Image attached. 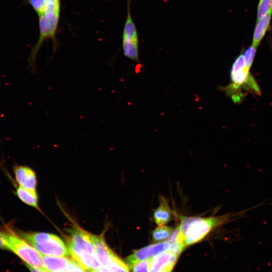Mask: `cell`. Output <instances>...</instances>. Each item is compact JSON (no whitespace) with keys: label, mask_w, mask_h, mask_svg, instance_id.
Returning <instances> with one entry per match:
<instances>
[{"label":"cell","mask_w":272,"mask_h":272,"mask_svg":"<svg viewBox=\"0 0 272 272\" xmlns=\"http://www.w3.org/2000/svg\"><path fill=\"white\" fill-rule=\"evenodd\" d=\"M91 272H109V271L107 268L102 266Z\"/></svg>","instance_id":"obj_26"},{"label":"cell","mask_w":272,"mask_h":272,"mask_svg":"<svg viewBox=\"0 0 272 272\" xmlns=\"http://www.w3.org/2000/svg\"><path fill=\"white\" fill-rule=\"evenodd\" d=\"M272 13V0H259L257 10V19Z\"/></svg>","instance_id":"obj_18"},{"label":"cell","mask_w":272,"mask_h":272,"mask_svg":"<svg viewBox=\"0 0 272 272\" xmlns=\"http://www.w3.org/2000/svg\"><path fill=\"white\" fill-rule=\"evenodd\" d=\"M93 239L96 256L101 266L108 269L114 252L107 245L103 235L94 234Z\"/></svg>","instance_id":"obj_10"},{"label":"cell","mask_w":272,"mask_h":272,"mask_svg":"<svg viewBox=\"0 0 272 272\" xmlns=\"http://www.w3.org/2000/svg\"><path fill=\"white\" fill-rule=\"evenodd\" d=\"M16 194L22 202L40 211L36 191L29 190L19 186L16 190Z\"/></svg>","instance_id":"obj_15"},{"label":"cell","mask_w":272,"mask_h":272,"mask_svg":"<svg viewBox=\"0 0 272 272\" xmlns=\"http://www.w3.org/2000/svg\"><path fill=\"white\" fill-rule=\"evenodd\" d=\"M68 231L66 245L72 258L87 272L102 267L95 254L94 234L76 224Z\"/></svg>","instance_id":"obj_2"},{"label":"cell","mask_w":272,"mask_h":272,"mask_svg":"<svg viewBox=\"0 0 272 272\" xmlns=\"http://www.w3.org/2000/svg\"><path fill=\"white\" fill-rule=\"evenodd\" d=\"M151 259L142 260L134 263L131 267L132 272H150Z\"/></svg>","instance_id":"obj_20"},{"label":"cell","mask_w":272,"mask_h":272,"mask_svg":"<svg viewBox=\"0 0 272 272\" xmlns=\"http://www.w3.org/2000/svg\"><path fill=\"white\" fill-rule=\"evenodd\" d=\"M231 83L221 88L227 96L235 103L243 101L244 95L243 89L248 92L260 95L261 91L256 80L246 68L243 54L239 55L233 62L230 71Z\"/></svg>","instance_id":"obj_3"},{"label":"cell","mask_w":272,"mask_h":272,"mask_svg":"<svg viewBox=\"0 0 272 272\" xmlns=\"http://www.w3.org/2000/svg\"><path fill=\"white\" fill-rule=\"evenodd\" d=\"M130 3L131 0H127V16L122 34V49L125 56L138 61L139 39L131 16Z\"/></svg>","instance_id":"obj_7"},{"label":"cell","mask_w":272,"mask_h":272,"mask_svg":"<svg viewBox=\"0 0 272 272\" xmlns=\"http://www.w3.org/2000/svg\"><path fill=\"white\" fill-rule=\"evenodd\" d=\"M0 249L8 250L6 230L0 231Z\"/></svg>","instance_id":"obj_23"},{"label":"cell","mask_w":272,"mask_h":272,"mask_svg":"<svg viewBox=\"0 0 272 272\" xmlns=\"http://www.w3.org/2000/svg\"><path fill=\"white\" fill-rule=\"evenodd\" d=\"M159 200V206L154 210L153 217L157 225L162 226L171 220L172 213L166 198L164 196H160Z\"/></svg>","instance_id":"obj_12"},{"label":"cell","mask_w":272,"mask_h":272,"mask_svg":"<svg viewBox=\"0 0 272 272\" xmlns=\"http://www.w3.org/2000/svg\"><path fill=\"white\" fill-rule=\"evenodd\" d=\"M26 265L27 266V267L28 268V269L30 270L31 272H48L47 270H46L44 269L32 267L27 264H26Z\"/></svg>","instance_id":"obj_25"},{"label":"cell","mask_w":272,"mask_h":272,"mask_svg":"<svg viewBox=\"0 0 272 272\" xmlns=\"http://www.w3.org/2000/svg\"><path fill=\"white\" fill-rule=\"evenodd\" d=\"M248 210L206 218L181 216L178 227L177 241L185 247L199 242L213 229L239 218Z\"/></svg>","instance_id":"obj_1"},{"label":"cell","mask_w":272,"mask_h":272,"mask_svg":"<svg viewBox=\"0 0 272 272\" xmlns=\"http://www.w3.org/2000/svg\"><path fill=\"white\" fill-rule=\"evenodd\" d=\"M14 172L16 181L19 186L36 191L37 177L33 169L28 166L18 165L15 166Z\"/></svg>","instance_id":"obj_9"},{"label":"cell","mask_w":272,"mask_h":272,"mask_svg":"<svg viewBox=\"0 0 272 272\" xmlns=\"http://www.w3.org/2000/svg\"><path fill=\"white\" fill-rule=\"evenodd\" d=\"M171 244L168 241L158 242L134 251L125 259L129 269L137 262L153 258L155 255L167 250Z\"/></svg>","instance_id":"obj_8"},{"label":"cell","mask_w":272,"mask_h":272,"mask_svg":"<svg viewBox=\"0 0 272 272\" xmlns=\"http://www.w3.org/2000/svg\"><path fill=\"white\" fill-rule=\"evenodd\" d=\"M68 272H86V271L74 260Z\"/></svg>","instance_id":"obj_24"},{"label":"cell","mask_w":272,"mask_h":272,"mask_svg":"<svg viewBox=\"0 0 272 272\" xmlns=\"http://www.w3.org/2000/svg\"><path fill=\"white\" fill-rule=\"evenodd\" d=\"M271 15V13H270L257 19L253 36L252 45L253 46L257 47L265 35L269 25Z\"/></svg>","instance_id":"obj_13"},{"label":"cell","mask_w":272,"mask_h":272,"mask_svg":"<svg viewBox=\"0 0 272 272\" xmlns=\"http://www.w3.org/2000/svg\"><path fill=\"white\" fill-rule=\"evenodd\" d=\"M8 250H10L28 265L44 269L42 255L19 234L10 228L5 229Z\"/></svg>","instance_id":"obj_5"},{"label":"cell","mask_w":272,"mask_h":272,"mask_svg":"<svg viewBox=\"0 0 272 272\" xmlns=\"http://www.w3.org/2000/svg\"><path fill=\"white\" fill-rule=\"evenodd\" d=\"M173 229L170 227L162 225L158 226L152 232V241L154 242H159L169 238Z\"/></svg>","instance_id":"obj_16"},{"label":"cell","mask_w":272,"mask_h":272,"mask_svg":"<svg viewBox=\"0 0 272 272\" xmlns=\"http://www.w3.org/2000/svg\"><path fill=\"white\" fill-rule=\"evenodd\" d=\"M256 47L251 45L248 47L243 54L245 65L246 68L250 70L252 65L256 53Z\"/></svg>","instance_id":"obj_19"},{"label":"cell","mask_w":272,"mask_h":272,"mask_svg":"<svg viewBox=\"0 0 272 272\" xmlns=\"http://www.w3.org/2000/svg\"><path fill=\"white\" fill-rule=\"evenodd\" d=\"M178 258V256L174 255L170 262L163 268L161 272H171L174 267Z\"/></svg>","instance_id":"obj_22"},{"label":"cell","mask_w":272,"mask_h":272,"mask_svg":"<svg viewBox=\"0 0 272 272\" xmlns=\"http://www.w3.org/2000/svg\"><path fill=\"white\" fill-rule=\"evenodd\" d=\"M174 255L176 254L168 249L154 256L151 259L150 272H161Z\"/></svg>","instance_id":"obj_14"},{"label":"cell","mask_w":272,"mask_h":272,"mask_svg":"<svg viewBox=\"0 0 272 272\" xmlns=\"http://www.w3.org/2000/svg\"><path fill=\"white\" fill-rule=\"evenodd\" d=\"M59 18V13L55 14L51 16L41 15L39 16V38L32 47L30 54L28 59L29 64L32 71H35V63L37 54L40 47L46 40L50 39L52 40L54 50L56 49V32L57 29Z\"/></svg>","instance_id":"obj_6"},{"label":"cell","mask_w":272,"mask_h":272,"mask_svg":"<svg viewBox=\"0 0 272 272\" xmlns=\"http://www.w3.org/2000/svg\"><path fill=\"white\" fill-rule=\"evenodd\" d=\"M19 235L42 255L70 256L66 244L55 234L44 232H21Z\"/></svg>","instance_id":"obj_4"},{"label":"cell","mask_w":272,"mask_h":272,"mask_svg":"<svg viewBox=\"0 0 272 272\" xmlns=\"http://www.w3.org/2000/svg\"><path fill=\"white\" fill-rule=\"evenodd\" d=\"M129 269L126 263L114 253L107 269L109 272H130Z\"/></svg>","instance_id":"obj_17"},{"label":"cell","mask_w":272,"mask_h":272,"mask_svg":"<svg viewBox=\"0 0 272 272\" xmlns=\"http://www.w3.org/2000/svg\"><path fill=\"white\" fill-rule=\"evenodd\" d=\"M87 272V271H86Z\"/></svg>","instance_id":"obj_27"},{"label":"cell","mask_w":272,"mask_h":272,"mask_svg":"<svg viewBox=\"0 0 272 272\" xmlns=\"http://www.w3.org/2000/svg\"><path fill=\"white\" fill-rule=\"evenodd\" d=\"M44 269L48 272H68L74 261L67 257L42 255Z\"/></svg>","instance_id":"obj_11"},{"label":"cell","mask_w":272,"mask_h":272,"mask_svg":"<svg viewBox=\"0 0 272 272\" xmlns=\"http://www.w3.org/2000/svg\"><path fill=\"white\" fill-rule=\"evenodd\" d=\"M28 1L38 16L43 14L46 0H28Z\"/></svg>","instance_id":"obj_21"}]
</instances>
